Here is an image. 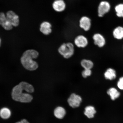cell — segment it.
<instances>
[{"instance_id": "obj_12", "label": "cell", "mask_w": 123, "mask_h": 123, "mask_svg": "<svg viewBox=\"0 0 123 123\" xmlns=\"http://www.w3.org/2000/svg\"><path fill=\"white\" fill-rule=\"evenodd\" d=\"M94 43L99 47H102L105 45V40L103 35L99 33L95 34L93 36Z\"/></svg>"}, {"instance_id": "obj_14", "label": "cell", "mask_w": 123, "mask_h": 123, "mask_svg": "<svg viewBox=\"0 0 123 123\" xmlns=\"http://www.w3.org/2000/svg\"><path fill=\"white\" fill-rule=\"evenodd\" d=\"M107 93L110 96L111 99L114 101L119 97L120 95V92L114 87H111L107 90Z\"/></svg>"}, {"instance_id": "obj_6", "label": "cell", "mask_w": 123, "mask_h": 123, "mask_svg": "<svg viewBox=\"0 0 123 123\" xmlns=\"http://www.w3.org/2000/svg\"><path fill=\"white\" fill-rule=\"evenodd\" d=\"M96 108L91 104L88 105L84 108L83 113L84 116L88 119H93L96 114Z\"/></svg>"}, {"instance_id": "obj_2", "label": "cell", "mask_w": 123, "mask_h": 123, "mask_svg": "<svg viewBox=\"0 0 123 123\" xmlns=\"http://www.w3.org/2000/svg\"><path fill=\"white\" fill-rule=\"evenodd\" d=\"M23 90L19 84L12 89V96L14 100L22 103H30L33 99V97L30 94L22 93Z\"/></svg>"}, {"instance_id": "obj_10", "label": "cell", "mask_w": 123, "mask_h": 123, "mask_svg": "<svg viewBox=\"0 0 123 123\" xmlns=\"http://www.w3.org/2000/svg\"><path fill=\"white\" fill-rule=\"evenodd\" d=\"M7 19L11 23L13 26L17 27L19 24V17L14 12L10 11L6 14Z\"/></svg>"}, {"instance_id": "obj_23", "label": "cell", "mask_w": 123, "mask_h": 123, "mask_svg": "<svg viewBox=\"0 0 123 123\" xmlns=\"http://www.w3.org/2000/svg\"><path fill=\"white\" fill-rule=\"evenodd\" d=\"M7 20L6 15L3 12L0 13V25H2Z\"/></svg>"}, {"instance_id": "obj_1", "label": "cell", "mask_w": 123, "mask_h": 123, "mask_svg": "<svg viewBox=\"0 0 123 123\" xmlns=\"http://www.w3.org/2000/svg\"><path fill=\"white\" fill-rule=\"evenodd\" d=\"M38 52L34 50L30 49L25 52L21 58V64L25 68L30 71L36 70L38 68V64L33 59L38 57Z\"/></svg>"}, {"instance_id": "obj_7", "label": "cell", "mask_w": 123, "mask_h": 123, "mask_svg": "<svg viewBox=\"0 0 123 123\" xmlns=\"http://www.w3.org/2000/svg\"><path fill=\"white\" fill-rule=\"evenodd\" d=\"M67 110L64 107L61 105L57 106L54 109L53 115L58 120H63L67 116Z\"/></svg>"}, {"instance_id": "obj_15", "label": "cell", "mask_w": 123, "mask_h": 123, "mask_svg": "<svg viewBox=\"0 0 123 123\" xmlns=\"http://www.w3.org/2000/svg\"><path fill=\"white\" fill-rule=\"evenodd\" d=\"M104 76L106 79L113 80L116 78V72L114 69L109 68L105 73Z\"/></svg>"}, {"instance_id": "obj_18", "label": "cell", "mask_w": 123, "mask_h": 123, "mask_svg": "<svg viewBox=\"0 0 123 123\" xmlns=\"http://www.w3.org/2000/svg\"><path fill=\"white\" fill-rule=\"evenodd\" d=\"M11 115V111L7 108L3 107L0 110V116L3 119H8L10 117Z\"/></svg>"}, {"instance_id": "obj_21", "label": "cell", "mask_w": 123, "mask_h": 123, "mask_svg": "<svg viewBox=\"0 0 123 123\" xmlns=\"http://www.w3.org/2000/svg\"><path fill=\"white\" fill-rule=\"evenodd\" d=\"M2 26L6 30H10L13 28V26L7 19V21L2 25Z\"/></svg>"}, {"instance_id": "obj_3", "label": "cell", "mask_w": 123, "mask_h": 123, "mask_svg": "<svg viewBox=\"0 0 123 123\" xmlns=\"http://www.w3.org/2000/svg\"><path fill=\"white\" fill-rule=\"evenodd\" d=\"M58 51L64 58L68 59L72 57L74 54V46L71 43H64L60 46Z\"/></svg>"}, {"instance_id": "obj_5", "label": "cell", "mask_w": 123, "mask_h": 123, "mask_svg": "<svg viewBox=\"0 0 123 123\" xmlns=\"http://www.w3.org/2000/svg\"><path fill=\"white\" fill-rule=\"evenodd\" d=\"M110 4L108 2L105 1H101L98 7V16L100 18L103 17L110 11Z\"/></svg>"}, {"instance_id": "obj_27", "label": "cell", "mask_w": 123, "mask_h": 123, "mask_svg": "<svg viewBox=\"0 0 123 123\" xmlns=\"http://www.w3.org/2000/svg\"><path fill=\"white\" fill-rule=\"evenodd\" d=\"M0 43H1V39H0Z\"/></svg>"}, {"instance_id": "obj_17", "label": "cell", "mask_w": 123, "mask_h": 123, "mask_svg": "<svg viewBox=\"0 0 123 123\" xmlns=\"http://www.w3.org/2000/svg\"><path fill=\"white\" fill-rule=\"evenodd\" d=\"M19 84L23 90H25L29 93H33L34 91V89L33 86L28 83L25 81H22Z\"/></svg>"}, {"instance_id": "obj_11", "label": "cell", "mask_w": 123, "mask_h": 123, "mask_svg": "<svg viewBox=\"0 0 123 123\" xmlns=\"http://www.w3.org/2000/svg\"><path fill=\"white\" fill-rule=\"evenodd\" d=\"M52 7L55 12L60 13L64 12L66 8V4L64 0H55Z\"/></svg>"}, {"instance_id": "obj_24", "label": "cell", "mask_w": 123, "mask_h": 123, "mask_svg": "<svg viewBox=\"0 0 123 123\" xmlns=\"http://www.w3.org/2000/svg\"><path fill=\"white\" fill-rule=\"evenodd\" d=\"M117 86L120 90H123V77L119 78L117 82Z\"/></svg>"}, {"instance_id": "obj_25", "label": "cell", "mask_w": 123, "mask_h": 123, "mask_svg": "<svg viewBox=\"0 0 123 123\" xmlns=\"http://www.w3.org/2000/svg\"><path fill=\"white\" fill-rule=\"evenodd\" d=\"M22 123H30L27 120L25 119H23L21 121Z\"/></svg>"}, {"instance_id": "obj_26", "label": "cell", "mask_w": 123, "mask_h": 123, "mask_svg": "<svg viewBox=\"0 0 123 123\" xmlns=\"http://www.w3.org/2000/svg\"><path fill=\"white\" fill-rule=\"evenodd\" d=\"M15 123H22V122H21V121H19V122H17Z\"/></svg>"}, {"instance_id": "obj_20", "label": "cell", "mask_w": 123, "mask_h": 123, "mask_svg": "<svg viewBox=\"0 0 123 123\" xmlns=\"http://www.w3.org/2000/svg\"><path fill=\"white\" fill-rule=\"evenodd\" d=\"M117 16L119 18H123V4L117 5L115 7Z\"/></svg>"}, {"instance_id": "obj_22", "label": "cell", "mask_w": 123, "mask_h": 123, "mask_svg": "<svg viewBox=\"0 0 123 123\" xmlns=\"http://www.w3.org/2000/svg\"><path fill=\"white\" fill-rule=\"evenodd\" d=\"M92 73L91 69H84L81 73V74L83 77L86 78L91 76Z\"/></svg>"}, {"instance_id": "obj_16", "label": "cell", "mask_w": 123, "mask_h": 123, "mask_svg": "<svg viewBox=\"0 0 123 123\" xmlns=\"http://www.w3.org/2000/svg\"><path fill=\"white\" fill-rule=\"evenodd\" d=\"M113 35L114 38L117 39H121L123 38V27L118 26L114 30Z\"/></svg>"}, {"instance_id": "obj_19", "label": "cell", "mask_w": 123, "mask_h": 123, "mask_svg": "<svg viewBox=\"0 0 123 123\" xmlns=\"http://www.w3.org/2000/svg\"><path fill=\"white\" fill-rule=\"evenodd\" d=\"M81 65L84 69H91L93 67V63L90 60L84 59L81 62Z\"/></svg>"}, {"instance_id": "obj_4", "label": "cell", "mask_w": 123, "mask_h": 123, "mask_svg": "<svg viewBox=\"0 0 123 123\" xmlns=\"http://www.w3.org/2000/svg\"><path fill=\"white\" fill-rule=\"evenodd\" d=\"M83 99L80 95L76 93L71 94L67 99L68 106L72 109H78L82 103Z\"/></svg>"}, {"instance_id": "obj_8", "label": "cell", "mask_w": 123, "mask_h": 123, "mask_svg": "<svg viewBox=\"0 0 123 123\" xmlns=\"http://www.w3.org/2000/svg\"><path fill=\"white\" fill-rule=\"evenodd\" d=\"M79 24L81 29L85 31H88L91 27V19L88 16H83L80 19Z\"/></svg>"}, {"instance_id": "obj_13", "label": "cell", "mask_w": 123, "mask_h": 123, "mask_svg": "<svg viewBox=\"0 0 123 123\" xmlns=\"http://www.w3.org/2000/svg\"><path fill=\"white\" fill-rule=\"evenodd\" d=\"M52 25L49 22L44 21L41 24L40 31L41 33L45 35H49L52 32Z\"/></svg>"}, {"instance_id": "obj_9", "label": "cell", "mask_w": 123, "mask_h": 123, "mask_svg": "<svg viewBox=\"0 0 123 123\" xmlns=\"http://www.w3.org/2000/svg\"><path fill=\"white\" fill-rule=\"evenodd\" d=\"M74 43L77 47L79 48H84L88 45V41L85 36L83 35H80L75 38Z\"/></svg>"}]
</instances>
